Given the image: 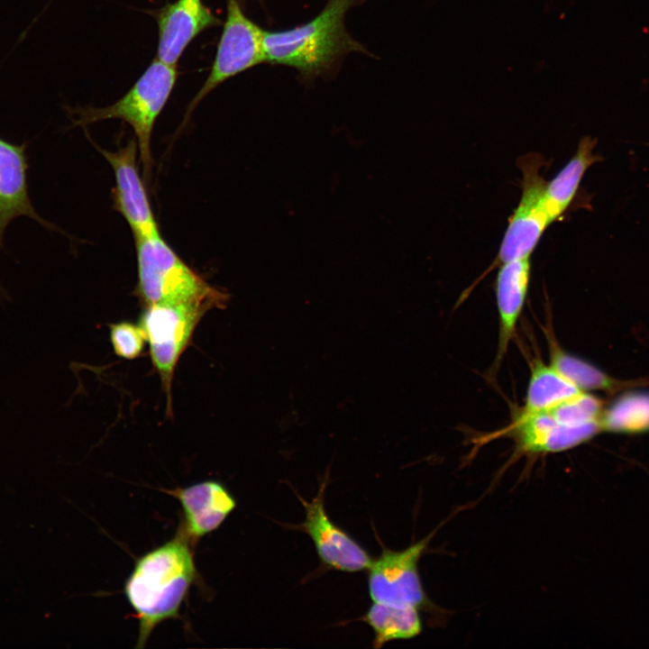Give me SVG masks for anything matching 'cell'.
I'll use <instances>...</instances> for the list:
<instances>
[{
  "label": "cell",
  "mask_w": 649,
  "mask_h": 649,
  "mask_svg": "<svg viewBox=\"0 0 649 649\" xmlns=\"http://www.w3.org/2000/svg\"><path fill=\"white\" fill-rule=\"evenodd\" d=\"M195 544L179 525L169 541L137 558L124 594L139 623L136 647L145 646L155 627L179 617V609L198 578Z\"/></svg>",
  "instance_id": "6da1fadb"
},
{
  "label": "cell",
  "mask_w": 649,
  "mask_h": 649,
  "mask_svg": "<svg viewBox=\"0 0 649 649\" xmlns=\"http://www.w3.org/2000/svg\"><path fill=\"white\" fill-rule=\"evenodd\" d=\"M364 0H328L312 20L295 28L264 31L265 62L296 69L314 77L324 73L349 52L367 53L347 32V12Z\"/></svg>",
  "instance_id": "7a4b0ae2"
},
{
  "label": "cell",
  "mask_w": 649,
  "mask_h": 649,
  "mask_svg": "<svg viewBox=\"0 0 649 649\" xmlns=\"http://www.w3.org/2000/svg\"><path fill=\"white\" fill-rule=\"evenodd\" d=\"M177 78V66L156 58L120 99L105 107L81 109L77 123L87 124L107 119H120L127 123L135 133L143 171L150 178L153 126L174 89Z\"/></svg>",
  "instance_id": "3957f363"
},
{
  "label": "cell",
  "mask_w": 649,
  "mask_h": 649,
  "mask_svg": "<svg viewBox=\"0 0 649 649\" xmlns=\"http://www.w3.org/2000/svg\"><path fill=\"white\" fill-rule=\"evenodd\" d=\"M135 244L137 294L145 306L208 299L227 304L228 295L196 273L160 234L135 238Z\"/></svg>",
  "instance_id": "277c9868"
},
{
  "label": "cell",
  "mask_w": 649,
  "mask_h": 649,
  "mask_svg": "<svg viewBox=\"0 0 649 649\" xmlns=\"http://www.w3.org/2000/svg\"><path fill=\"white\" fill-rule=\"evenodd\" d=\"M224 306V304L210 299L145 306L140 325L150 346L152 364L167 394L168 412H170L174 370L195 328L207 311Z\"/></svg>",
  "instance_id": "5b68a950"
},
{
  "label": "cell",
  "mask_w": 649,
  "mask_h": 649,
  "mask_svg": "<svg viewBox=\"0 0 649 649\" xmlns=\"http://www.w3.org/2000/svg\"><path fill=\"white\" fill-rule=\"evenodd\" d=\"M264 30L243 13L238 0H226V18L210 72L189 103L183 125L197 105L227 79L265 62Z\"/></svg>",
  "instance_id": "8992f818"
},
{
  "label": "cell",
  "mask_w": 649,
  "mask_h": 649,
  "mask_svg": "<svg viewBox=\"0 0 649 649\" xmlns=\"http://www.w3.org/2000/svg\"><path fill=\"white\" fill-rule=\"evenodd\" d=\"M543 159L530 153L519 159L523 174L522 195L509 218L498 253L488 271L531 255L542 234L552 224L545 206L546 181L540 175Z\"/></svg>",
  "instance_id": "52a82bcc"
},
{
  "label": "cell",
  "mask_w": 649,
  "mask_h": 649,
  "mask_svg": "<svg viewBox=\"0 0 649 649\" xmlns=\"http://www.w3.org/2000/svg\"><path fill=\"white\" fill-rule=\"evenodd\" d=\"M431 537L432 534L402 551L384 548L371 562L368 586L373 602L416 609L428 606L418 562Z\"/></svg>",
  "instance_id": "ba28073f"
},
{
  "label": "cell",
  "mask_w": 649,
  "mask_h": 649,
  "mask_svg": "<svg viewBox=\"0 0 649 649\" xmlns=\"http://www.w3.org/2000/svg\"><path fill=\"white\" fill-rule=\"evenodd\" d=\"M95 146L110 163L115 177L114 208L124 217L135 238L160 235L145 186L138 172V144L131 139L115 151Z\"/></svg>",
  "instance_id": "9c48e42d"
},
{
  "label": "cell",
  "mask_w": 649,
  "mask_h": 649,
  "mask_svg": "<svg viewBox=\"0 0 649 649\" xmlns=\"http://www.w3.org/2000/svg\"><path fill=\"white\" fill-rule=\"evenodd\" d=\"M325 488L326 480L310 502L298 496L305 520L296 528L310 536L320 560L328 567L346 572L368 569L372 559L367 551L329 518L324 508Z\"/></svg>",
  "instance_id": "30bf717a"
},
{
  "label": "cell",
  "mask_w": 649,
  "mask_h": 649,
  "mask_svg": "<svg viewBox=\"0 0 649 649\" xmlns=\"http://www.w3.org/2000/svg\"><path fill=\"white\" fill-rule=\"evenodd\" d=\"M601 431L600 424L571 425L561 422L551 410L529 415H516L505 428L495 435H508L516 442L522 454H544L563 452L576 447Z\"/></svg>",
  "instance_id": "8fae6325"
},
{
  "label": "cell",
  "mask_w": 649,
  "mask_h": 649,
  "mask_svg": "<svg viewBox=\"0 0 649 649\" xmlns=\"http://www.w3.org/2000/svg\"><path fill=\"white\" fill-rule=\"evenodd\" d=\"M156 19L159 36L156 58L174 66L195 38L221 24L203 0H176L160 9Z\"/></svg>",
  "instance_id": "7c38bea8"
},
{
  "label": "cell",
  "mask_w": 649,
  "mask_h": 649,
  "mask_svg": "<svg viewBox=\"0 0 649 649\" xmlns=\"http://www.w3.org/2000/svg\"><path fill=\"white\" fill-rule=\"evenodd\" d=\"M165 492L179 501L183 512L179 525L194 544L219 528L237 506L229 489L215 480Z\"/></svg>",
  "instance_id": "4fadbf2b"
},
{
  "label": "cell",
  "mask_w": 649,
  "mask_h": 649,
  "mask_svg": "<svg viewBox=\"0 0 649 649\" xmlns=\"http://www.w3.org/2000/svg\"><path fill=\"white\" fill-rule=\"evenodd\" d=\"M530 271V256L499 266L495 283L499 323L498 351L494 361L496 370L515 335L527 296Z\"/></svg>",
  "instance_id": "5bb4252c"
},
{
  "label": "cell",
  "mask_w": 649,
  "mask_h": 649,
  "mask_svg": "<svg viewBox=\"0 0 649 649\" xmlns=\"http://www.w3.org/2000/svg\"><path fill=\"white\" fill-rule=\"evenodd\" d=\"M544 331L548 343L549 364L580 390L601 391L616 396L624 390L648 384L644 379L622 380L611 377L592 363L562 349L548 324Z\"/></svg>",
  "instance_id": "9a60e30c"
},
{
  "label": "cell",
  "mask_w": 649,
  "mask_h": 649,
  "mask_svg": "<svg viewBox=\"0 0 649 649\" xmlns=\"http://www.w3.org/2000/svg\"><path fill=\"white\" fill-rule=\"evenodd\" d=\"M20 215L37 218L28 196L23 148L0 139V240L9 222Z\"/></svg>",
  "instance_id": "2e32d148"
},
{
  "label": "cell",
  "mask_w": 649,
  "mask_h": 649,
  "mask_svg": "<svg viewBox=\"0 0 649 649\" xmlns=\"http://www.w3.org/2000/svg\"><path fill=\"white\" fill-rule=\"evenodd\" d=\"M597 140L583 137L577 151L558 174L545 187V206L551 222L560 217L574 199L587 169L599 158L595 154Z\"/></svg>",
  "instance_id": "e0dca14e"
},
{
  "label": "cell",
  "mask_w": 649,
  "mask_h": 649,
  "mask_svg": "<svg viewBox=\"0 0 649 649\" xmlns=\"http://www.w3.org/2000/svg\"><path fill=\"white\" fill-rule=\"evenodd\" d=\"M580 392L550 364L533 359L524 406L516 415L551 409Z\"/></svg>",
  "instance_id": "ac0fdd59"
},
{
  "label": "cell",
  "mask_w": 649,
  "mask_h": 649,
  "mask_svg": "<svg viewBox=\"0 0 649 649\" xmlns=\"http://www.w3.org/2000/svg\"><path fill=\"white\" fill-rule=\"evenodd\" d=\"M639 387L624 390L602 413V432L635 434L649 432V390Z\"/></svg>",
  "instance_id": "d6986e66"
},
{
  "label": "cell",
  "mask_w": 649,
  "mask_h": 649,
  "mask_svg": "<svg viewBox=\"0 0 649 649\" xmlns=\"http://www.w3.org/2000/svg\"><path fill=\"white\" fill-rule=\"evenodd\" d=\"M373 630L375 648L398 639H410L422 631L418 609L373 602L362 617Z\"/></svg>",
  "instance_id": "ffe728a7"
},
{
  "label": "cell",
  "mask_w": 649,
  "mask_h": 649,
  "mask_svg": "<svg viewBox=\"0 0 649 649\" xmlns=\"http://www.w3.org/2000/svg\"><path fill=\"white\" fill-rule=\"evenodd\" d=\"M110 339L114 353L126 360L137 358L147 342L141 325L130 322L110 324Z\"/></svg>",
  "instance_id": "44dd1931"
}]
</instances>
